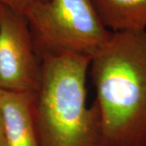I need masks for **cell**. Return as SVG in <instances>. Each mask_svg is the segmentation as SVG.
I'll list each match as a JSON object with an SVG mask.
<instances>
[{
  "label": "cell",
  "instance_id": "6da1fadb",
  "mask_svg": "<svg viewBox=\"0 0 146 146\" xmlns=\"http://www.w3.org/2000/svg\"><path fill=\"white\" fill-rule=\"evenodd\" d=\"M89 72L102 146H146V31L111 33Z\"/></svg>",
  "mask_w": 146,
  "mask_h": 146
},
{
  "label": "cell",
  "instance_id": "7a4b0ae2",
  "mask_svg": "<svg viewBox=\"0 0 146 146\" xmlns=\"http://www.w3.org/2000/svg\"><path fill=\"white\" fill-rule=\"evenodd\" d=\"M92 58L44 55L34 112L40 146H102L99 110L86 103Z\"/></svg>",
  "mask_w": 146,
  "mask_h": 146
},
{
  "label": "cell",
  "instance_id": "3957f363",
  "mask_svg": "<svg viewBox=\"0 0 146 146\" xmlns=\"http://www.w3.org/2000/svg\"><path fill=\"white\" fill-rule=\"evenodd\" d=\"M24 16L39 58L63 54L92 58L111 34L91 0H46Z\"/></svg>",
  "mask_w": 146,
  "mask_h": 146
},
{
  "label": "cell",
  "instance_id": "277c9868",
  "mask_svg": "<svg viewBox=\"0 0 146 146\" xmlns=\"http://www.w3.org/2000/svg\"><path fill=\"white\" fill-rule=\"evenodd\" d=\"M41 60L24 15L0 3V89L36 93Z\"/></svg>",
  "mask_w": 146,
  "mask_h": 146
},
{
  "label": "cell",
  "instance_id": "5b68a950",
  "mask_svg": "<svg viewBox=\"0 0 146 146\" xmlns=\"http://www.w3.org/2000/svg\"><path fill=\"white\" fill-rule=\"evenodd\" d=\"M34 94L0 89V110L7 146H40Z\"/></svg>",
  "mask_w": 146,
  "mask_h": 146
},
{
  "label": "cell",
  "instance_id": "8992f818",
  "mask_svg": "<svg viewBox=\"0 0 146 146\" xmlns=\"http://www.w3.org/2000/svg\"><path fill=\"white\" fill-rule=\"evenodd\" d=\"M111 33L146 31V0H91Z\"/></svg>",
  "mask_w": 146,
  "mask_h": 146
},
{
  "label": "cell",
  "instance_id": "52a82bcc",
  "mask_svg": "<svg viewBox=\"0 0 146 146\" xmlns=\"http://www.w3.org/2000/svg\"><path fill=\"white\" fill-rule=\"evenodd\" d=\"M46 0H0V3L24 15L33 6Z\"/></svg>",
  "mask_w": 146,
  "mask_h": 146
},
{
  "label": "cell",
  "instance_id": "ba28073f",
  "mask_svg": "<svg viewBox=\"0 0 146 146\" xmlns=\"http://www.w3.org/2000/svg\"><path fill=\"white\" fill-rule=\"evenodd\" d=\"M0 146H7V140H6L5 128L3 124V120L0 110Z\"/></svg>",
  "mask_w": 146,
  "mask_h": 146
}]
</instances>
